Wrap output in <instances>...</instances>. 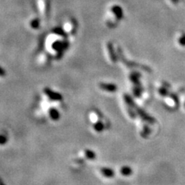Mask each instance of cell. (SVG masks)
Wrapping results in <instances>:
<instances>
[{
	"mask_svg": "<svg viewBox=\"0 0 185 185\" xmlns=\"http://www.w3.org/2000/svg\"><path fill=\"white\" fill-rule=\"evenodd\" d=\"M5 76V71L2 68V67H0V76L3 77Z\"/></svg>",
	"mask_w": 185,
	"mask_h": 185,
	"instance_id": "13",
	"label": "cell"
},
{
	"mask_svg": "<svg viewBox=\"0 0 185 185\" xmlns=\"http://www.w3.org/2000/svg\"><path fill=\"white\" fill-rule=\"evenodd\" d=\"M131 169L129 168V167H124L121 168V173L122 175H124V176H129V175H131Z\"/></svg>",
	"mask_w": 185,
	"mask_h": 185,
	"instance_id": "9",
	"label": "cell"
},
{
	"mask_svg": "<svg viewBox=\"0 0 185 185\" xmlns=\"http://www.w3.org/2000/svg\"><path fill=\"white\" fill-rule=\"evenodd\" d=\"M100 87L102 90H106V91L109 92H115L117 90V87L115 84H113V83H101L100 84Z\"/></svg>",
	"mask_w": 185,
	"mask_h": 185,
	"instance_id": "2",
	"label": "cell"
},
{
	"mask_svg": "<svg viewBox=\"0 0 185 185\" xmlns=\"http://www.w3.org/2000/svg\"><path fill=\"white\" fill-rule=\"evenodd\" d=\"M94 128L96 131L100 133V132H102L103 130V129H104V125H103V124L101 121H98V122H97L94 124Z\"/></svg>",
	"mask_w": 185,
	"mask_h": 185,
	"instance_id": "7",
	"label": "cell"
},
{
	"mask_svg": "<svg viewBox=\"0 0 185 185\" xmlns=\"http://www.w3.org/2000/svg\"><path fill=\"white\" fill-rule=\"evenodd\" d=\"M53 32L54 33H56V34L59 35V36H67L64 31H63V29H62V28H60V27H56V28H55V29H53Z\"/></svg>",
	"mask_w": 185,
	"mask_h": 185,
	"instance_id": "11",
	"label": "cell"
},
{
	"mask_svg": "<svg viewBox=\"0 0 185 185\" xmlns=\"http://www.w3.org/2000/svg\"><path fill=\"white\" fill-rule=\"evenodd\" d=\"M112 11H113V14L115 15L118 19H121L124 16V13H123V10L119 5H114L112 7Z\"/></svg>",
	"mask_w": 185,
	"mask_h": 185,
	"instance_id": "3",
	"label": "cell"
},
{
	"mask_svg": "<svg viewBox=\"0 0 185 185\" xmlns=\"http://www.w3.org/2000/svg\"><path fill=\"white\" fill-rule=\"evenodd\" d=\"M108 50H109V53H110V56L111 59L113 60V63H116L117 61V56L115 55V52H114V50H113V47L112 43H108Z\"/></svg>",
	"mask_w": 185,
	"mask_h": 185,
	"instance_id": "6",
	"label": "cell"
},
{
	"mask_svg": "<svg viewBox=\"0 0 185 185\" xmlns=\"http://www.w3.org/2000/svg\"><path fill=\"white\" fill-rule=\"evenodd\" d=\"M44 91H45V94L49 97V98H50L52 100L59 101L63 100V96L61 94H59V93H56V92L52 91L50 89L45 88Z\"/></svg>",
	"mask_w": 185,
	"mask_h": 185,
	"instance_id": "1",
	"label": "cell"
},
{
	"mask_svg": "<svg viewBox=\"0 0 185 185\" xmlns=\"http://www.w3.org/2000/svg\"><path fill=\"white\" fill-rule=\"evenodd\" d=\"M7 136L5 134L0 133V145H4L7 143Z\"/></svg>",
	"mask_w": 185,
	"mask_h": 185,
	"instance_id": "12",
	"label": "cell"
},
{
	"mask_svg": "<svg viewBox=\"0 0 185 185\" xmlns=\"http://www.w3.org/2000/svg\"><path fill=\"white\" fill-rule=\"evenodd\" d=\"M30 24L32 28H33V29H39V27H40V19H33L32 22H31Z\"/></svg>",
	"mask_w": 185,
	"mask_h": 185,
	"instance_id": "10",
	"label": "cell"
},
{
	"mask_svg": "<svg viewBox=\"0 0 185 185\" xmlns=\"http://www.w3.org/2000/svg\"><path fill=\"white\" fill-rule=\"evenodd\" d=\"M85 156H86V158L94 160L96 157V154L94 153V151H90V150H86V151H85Z\"/></svg>",
	"mask_w": 185,
	"mask_h": 185,
	"instance_id": "8",
	"label": "cell"
},
{
	"mask_svg": "<svg viewBox=\"0 0 185 185\" xmlns=\"http://www.w3.org/2000/svg\"><path fill=\"white\" fill-rule=\"evenodd\" d=\"M101 175H103L106 178H113L114 176V171L110 168H106V167H103L102 169H100Z\"/></svg>",
	"mask_w": 185,
	"mask_h": 185,
	"instance_id": "4",
	"label": "cell"
},
{
	"mask_svg": "<svg viewBox=\"0 0 185 185\" xmlns=\"http://www.w3.org/2000/svg\"><path fill=\"white\" fill-rule=\"evenodd\" d=\"M49 114L50 116V118L52 119V121H58L60 117V114L58 112V110L55 108H51L49 112Z\"/></svg>",
	"mask_w": 185,
	"mask_h": 185,
	"instance_id": "5",
	"label": "cell"
}]
</instances>
